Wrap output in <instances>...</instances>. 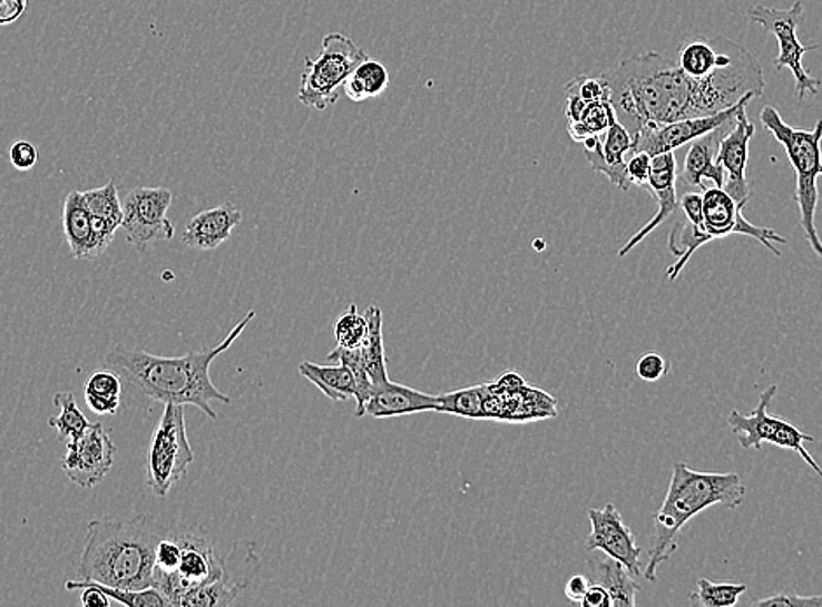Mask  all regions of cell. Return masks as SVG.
<instances>
[{
  "mask_svg": "<svg viewBox=\"0 0 822 607\" xmlns=\"http://www.w3.org/2000/svg\"><path fill=\"white\" fill-rule=\"evenodd\" d=\"M754 123L747 118V109L738 115L735 127L721 140L717 149V165L725 172V189L733 200L745 207L751 198L747 183V161H750V144L754 137Z\"/></svg>",
  "mask_w": 822,
  "mask_h": 607,
  "instance_id": "obj_15",
  "label": "cell"
},
{
  "mask_svg": "<svg viewBox=\"0 0 822 607\" xmlns=\"http://www.w3.org/2000/svg\"><path fill=\"white\" fill-rule=\"evenodd\" d=\"M754 95H745L741 102L730 107V109L721 110L716 115L698 116V118L679 119V121L667 123V125H658V127H646L634 137V146L632 151H644L647 155L656 156L664 153H674L679 147L692 144L702 135L716 130L723 123L735 118L742 109H747V104L754 100Z\"/></svg>",
  "mask_w": 822,
  "mask_h": 607,
  "instance_id": "obj_13",
  "label": "cell"
},
{
  "mask_svg": "<svg viewBox=\"0 0 822 607\" xmlns=\"http://www.w3.org/2000/svg\"><path fill=\"white\" fill-rule=\"evenodd\" d=\"M653 156L644 151H630L627 155V177L632 186H646L652 174Z\"/></svg>",
  "mask_w": 822,
  "mask_h": 607,
  "instance_id": "obj_41",
  "label": "cell"
},
{
  "mask_svg": "<svg viewBox=\"0 0 822 607\" xmlns=\"http://www.w3.org/2000/svg\"><path fill=\"white\" fill-rule=\"evenodd\" d=\"M753 606L762 607H822V596L803 597L796 591H781L765 599L756 600Z\"/></svg>",
  "mask_w": 822,
  "mask_h": 607,
  "instance_id": "obj_39",
  "label": "cell"
},
{
  "mask_svg": "<svg viewBox=\"0 0 822 607\" xmlns=\"http://www.w3.org/2000/svg\"><path fill=\"white\" fill-rule=\"evenodd\" d=\"M738 115L723 123L716 130L708 131V134L693 140L688 153L684 156L683 170H681V179L684 183L689 184L698 192L705 189L704 179L711 180L716 188L725 186V172L716 161L717 149H720L721 140L725 139V135L735 127Z\"/></svg>",
  "mask_w": 822,
  "mask_h": 607,
  "instance_id": "obj_19",
  "label": "cell"
},
{
  "mask_svg": "<svg viewBox=\"0 0 822 607\" xmlns=\"http://www.w3.org/2000/svg\"><path fill=\"white\" fill-rule=\"evenodd\" d=\"M489 391V385H474V388L448 392V394L440 395L438 412L468 417V419H485L483 404Z\"/></svg>",
  "mask_w": 822,
  "mask_h": 607,
  "instance_id": "obj_32",
  "label": "cell"
},
{
  "mask_svg": "<svg viewBox=\"0 0 822 607\" xmlns=\"http://www.w3.org/2000/svg\"><path fill=\"white\" fill-rule=\"evenodd\" d=\"M760 118L763 127L784 147L791 167L796 172L794 200L799 204L800 223L806 242L822 260V242L815 226L818 179L822 176V119L815 123L814 128H794L782 119L774 106H766Z\"/></svg>",
  "mask_w": 822,
  "mask_h": 607,
  "instance_id": "obj_5",
  "label": "cell"
},
{
  "mask_svg": "<svg viewBox=\"0 0 822 607\" xmlns=\"http://www.w3.org/2000/svg\"><path fill=\"white\" fill-rule=\"evenodd\" d=\"M82 198H85L86 207L90 211L91 216L121 228L123 202L119 198L115 180H109L102 188L82 192Z\"/></svg>",
  "mask_w": 822,
  "mask_h": 607,
  "instance_id": "obj_34",
  "label": "cell"
},
{
  "mask_svg": "<svg viewBox=\"0 0 822 607\" xmlns=\"http://www.w3.org/2000/svg\"><path fill=\"white\" fill-rule=\"evenodd\" d=\"M29 8V0H0V27L17 23Z\"/></svg>",
  "mask_w": 822,
  "mask_h": 607,
  "instance_id": "obj_43",
  "label": "cell"
},
{
  "mask_svg": "<svg viewBox=\"0 0 822 607\" xmlns=\"http://www.w3.org/2000/svg\"><path fill=\"white\" fill-rule=\"evenodd\" d=\"M195 457L186 432L183 404H165L147 449V487L156 498H167L186 477Z\"/></svg>",
  "mask_w": 822,
  "mask_h": 607,
  "instance_id": "obj_7",
  "label": "cell"
},
{
  "mask_svg": "<svg viewBox=\"0 0 822 607\" xmlns=\"http://www.w3.org/2000/svg\"><path fill=\"white\" fill-rule=\"evenodd\" d=\"M180 554L183 551H180L179 541L174 532L172 535L167 532L164 538L159 539L158 547H156L155 584L158 579L167 578L177 571Z\"/></svg>",
  "mask_w": 822,
  "mask_h": 607,
  "instance_id": "obj_37",
  "label": "cell"
},
{
  "mask_svg": "<svg viewBox=\"0 0 822 607\" xmlns=\"http://www.w3.org/2000/svg\"><path fill=\"white\" fill-rule=\"evenodd\" d=\"M366 334L368 315L359 314L355 303L334 322V339L345 349H359L363 345Z\"/></svg>",
  "mask_w": 822,
  "mask_h": 607,
  "instance_id": "obj_35",
  "label": "cell"
},
{
  "mask_svg": "<svg viewBox=\"0 0 822 607\" xmlns=\"http://www.w3.org/2000/svg\"><path fill=\"white\" fill-rule=\"evenodd\" d=\"M732 39L714 36L708 39H688L679 46L676 66L692 78H705L721 66L728 55Z\"/></svg>",
  "mask_w": 822,
  "mask_h": 607,
  "instance_id": "obj_24",
  "label": "cell"
},
{
  "mask_svg": "<svg viewBox=\"0 0 822 607\" xmlns=\"http://www.w3.org/2000/svg\"><path fill=\"white\" fill-rule=\"evenodd\" d=\"M591 581L588 576L575 575L567 579L566 597L570 603L581 604V600L587 596L588 588H590Z\"/></svg>",
  "mask_w": 822,
  "mask_h": 607,
  "instance_id": "obj_44",
  "label": "cell"
},
{
  "mask_svg": "<svg viewBox=\"0 0 822 607\" xmlns=\"http://www.w3.org/2000/svg\"><path fill=\"white\" fill-rule=\"evenodd\" d=\"M615 121L616 115L611 102L597 100V102H588L576 121L567 123V130L573 140L581 144L588 137L604 134Z\"/></svg>",
  "mask_w": 822,
  "mask_h": 607,
  "instance_id": "obj_31",
  "label": "cell"
},
{
  "mask_svg": "<svg viewBox=\"0 0 822 607\" xmlns=\"http://www.w3.org/2000/svg\"><path fill=\"white\" fill-rule=\"evenodd\" d=\"M37 159H39V151L29 140H17L9 147V161L17 170H32L37 165Z\"/></svg>",
  "mask_w": 822,
  "mask_h": 607,
  "instance_id": "obj_42",
  "label": "cell"
},
{
  "mask_svg": "<svg viewBox=\"0 0 822 607\" xmlns=\"http://www.w3.org/2000/svg\"><path fill=\"white\" fill-rule=\"evenodd\" d=\"M63 235L74 260H97L106 253L91 225V214L86 207L82 192H70L61 213Z\"/></svg>",
  "mask_w": 822,
  "mask_h": 607,
  "instance_id": "obj_22",
  "label": "cell"
},
{
  "mask_svg": "<svg viewBox=\"0 0 822 607\" xmlns=\"http://www.w3.org/2000/svg\"><path fill=\"white\" fill-rule=\"evenodd\" d=\"M747 591L744 584H713L711 579H696V591L689 594L692 606L732 607L737 606L742 594Z\"/></svg>",
  "mask_w": 822,
  "mask_h": 607,
  "instance_id": "obj_33",
  "label": "cell"
},
{
  "mask_svg": "<svg viewBox=\"0 0 822 607\" xmlns=\"http://www.w3.org/2000/svg\"><path fill=\"white\" fill-rule=\"evenodd\" d=\"M180 545V562L177 571L167 578L158 579L155 587L164 591L170 606H176L186 591L212 584L223 575L224 562L208 536L202 529L174 532Z\"/></svg>",
  "mask_w": 822,
  "mask_h": 607,
  "instance_id": "obj_10",
  "label": "cell"
},
{
  "mask_svg": "<svg viewBox=\"0 0 822 607\" xmlns=\"http://www.w3.org/2000/svg\"><path fill=\"white\" fill-rule=\"evenodd\" d=\"M300 373L306 380L321 389L324 395L333 401H349L358 394V383L354 373L345 364L339 366H322V364L303 361L300 364Z\"/></svg>",
  "mask_w": 822,
  "mask_h": 607,
  "instance_id": "obj_26",
  "label": "cell"
},
{
  "mask_svg": "<svg viewBox=\"0 0 822 607\" xmlns=\"http://www.w3.org/2000/svg\"><path fill=\"white\" fill-rule=\"evenodd\" d=\"M583 607H613L611 596L603 585L591 584L587 596L581 600Z\"/></svg>",
  "mask_w": 822,
  "mask_h": 607,
  "instance_id": "obj_45",
  "label": "cell"
},
{
  "mask_svg": "<svg viewBox=\"0 0 822 607\" xmlns=\"http://www.w3.org/2000/svg\"><path fill=\"white\" fill-rule=\"evenodd\" d=\"M805 441H815V438L800 431L796 425L791 424L787 420H782L777 432H775L774 438H772L770 443L775 444V447H781V449L793 450V452L799 453L803 461L811 466L815 473L822 478L821 466L818 464V461H815L814 457L811 456V452L805 449Z\"/></svg>",
  "mask_w": 822,
  "mask_h": 607,
  "instance_id": "obj_36",
  "label": "cell"
},
{
  "mask_svg": "<svg viewBox=\"0 0 822 607\" xmlns=\"http://www.w3.org/2000/svg\"><path fill=\"white\" fill-rule=\"evenodd\" d=\"M587 576L591 584L603 585L611 596L613 607H634L639 584L627 567L611 557H594L587 562Z\"/></svg>",
  "mask_w": 822,
  "mask_h": 607,
  "instance_id": "obj_25",
  "label": "cell"
},
{
  "mask_svg": "<svg viewBox=\"0 0 822 607\" xmlns=\"http://www.w3.org/2000/svg\"><path fill=\"white\" fill-rule=\"evenodd\" d=\"M438 410H440V395L425 394L417 389L407 388L403 383L389 380L373 389V394L364 408V415L391 419V417L438 412Z\"/></svg>",
  "mask_w": 822,
  "mask_h": 607,
  "instance_id": "obj_21",
  "label": "cell"
},
{
  "mask_svg": "<svg viewBox=\"0 0 822 607\" xmlns=\"http://www.w3.org/2000/svg\"><path fill=\"white\" fill-rule=\"evenodd\" d=\"M702 214H704L705 233L711 241L726 238L730 235H745L765 245L770 253L781 257V251L774 244H787L774 228H762L753 225L744 217V207L733 200L723 188H705L702 192Z\"/></svg>",
  "mask_w": 822,
  "mask_h": 607,
  "instance_id": "obj_11",
  "label": "cell"
},
{
  "mask_svg": "<svg viewBox=\"0 0 822 607\" xmlns=\"http://www.w3.org/2000/svg\"><path fill=\"white\" fill-rule=\"evenodd\" d=\"M747 18L777 39L779 55L774 58V69H790L793 72L796 95H799L800 100L818 95L822 81L812 78L809 70L803 67V57L809 51L822 49V42H812V45L800 42L799 27L803 21L802 2L799 0L787 9L754 6L747 11Z\"/></svg>",
  "mask_w": 822,
  "mask_h": 607,
  "instance_id": "obj_8",
  "label": "cell"
},
{
  "mask_svg": "<svg viewBox=\"0 0 822 607\" xmlns=\"http://www.w3.org/2000/svg\"><path fill=\"white\" fill-rule=\"evenodd\" d=\"M86 407L97 415H115L121 407L123 380L115 371H95L90 379L86 380L85 388Z\"/></svg>",
  "mask_w": 822,
  "mask_h": 607,
  "instance_id": "obj_27",
  "label": "cell"
},
{
  "mask_svg": "<svg viewBox=\"0 0 822 607\" xmlns=\"http://www.w3.org/2000/svg\"><path fill=\"white\" fill-rule=\"evenodd\" d=\"M667 361L658 352H646L635 364V373L644 382H658L667 373Z\"/></svg>",
  "mask_w": 822,
  "mask_h": 607,
  "instance_id": "obj_40",
  "label": "cell"
},
{
  "mask_svg": "<svg viewBox=\"0 0 822 607\" xmlns=\"http://www.w3.org/2000/svg\"><path fill=\"white\" fill-rule=\"evenodd\" d=\"M368 53L345 33L331 32L322 39L321 53L306 58L297 100L310 109L324 110L336 104L340 90Z\"/></svg>",
  "mask_w": 822,
  "mask_h": 607,
  "instance_id": "obj_6",
  "label": "cell"
},
{
  "mask_svg": "<svg viewBox=\"0 0 822 607\" xmlns=\"http://www.w3.org/2000/svg\"><path fill=\"white\" fill-rule=\"evenodd\" d=\"M591 532L587 539L588 551H603L607 557L618 560L627 567L635 579L643 572L640 567V547L632 535L630 527L623 520L616 506H604L600 510H588Z\"/></svg>",
  "mask_w": 822,
  "mask_h": 607,
  "instance_id": "obj_14",
  "label": "cell"
},
{
  "mask_svg": "<svg viewBox=\"0 0 822 607\" xmlns=\"http://www.w3.org/2000/svg\"><path fill=\"white\" fill-rule=\"evenodd\" d=\"M779 388L772 383L760 395V403L751 415H742L733 410L728 415V425L737 434L742 449L762 450L763 443H770L781 425L782 419L769 415V407L777 394Z\"/></svg>",
  "mask_w": 822,
  "mask_h": 607,
  "instance_id": "obj_23",
  "label": "cell"
},
{
  "mask_svg": "<svg viewBox=\"0 0 822 607\" xmlns=\"http://www.w3.org/2000/svg\"><path fill=\"white\" fill-rule=\"evenodd\" d=\"M566 94L578 95L585 102H597V100H609V88L603 74L597 78L591 76H579L566 86Z\"/></svg>",
  "mask_w": 822,
  "mask_h": 607,
  "instance_id": "obj_38",
  "label": "cell"
},
{
  "mask_svg": "<svg viewBox=\"0 0 822 607\" xmlns=\"http://www.w3.org/2000/svg\"><path fill=\"white\" fill-rule=\"evenodd\" d=\"M254 317L256 312L248 310L247 315L233 327L232 333L219 345L176 358L149 354L143 349H130L118 343L104 358V368L118 373L134 398L183 407L192 404L200 408L208 419L217 420V413L211 407V401L229 404L232 400L212 383V363L223 352L228 351Z\"/></svg>",
  "mask_w": 822,
  "mask_h": 607,
  "instance_id": "obj_2",
  "label": "cell"
},
{
  "mask_svg": "<svg viewBox=\"0 0 822 607\" xmlns=\"http://www.w3.org/2000/svg\"><path fill=\"white\" fill-rule=\"evenodd\" d=\"M165 535L149 515L91 518L78 579L121 590L155 587L156 547Z\"/></svg>",
  "mask_w": 822,
  "mask_h": 607,
  "instance_id": "obj_3",
  "label": "cell"
},
{
  "mask_svg": "<svg viewBox=\"0 0 822 607\" xmlns=\"http://www.w3.org/2000/svg\"><path fill=\"white\" fill-rule=\"evenodd\" d=\"M368 334L361 345L364 368L375 388L389 382L388 364H385V346H383V314L380 306L371 305L366 310Z\"/></svg>",
  "mask_w": 822,
  "mask_h": 607,
  "instance_id": "obj_28",
  "label": "cell"
},
{
  "mask_svg": "<svg viewBox=\"0 0 822 607\" xmlns=\"http://www.w3.org/2000/svg\"><path fill=\"white\" fill-rule=\"evenodd\" d=\"M745 492L737 473H702L686 462H676L664 505L655 517L652 551L644 571L647 581L655 584L658 567L676 554L679 532L693 517L713 506L735 510L744 502Z\"/></svg>",
  "mask_w": 822,
  "mask_h": 607,
  "instance_id": "obj_4",
  "label": "cell"
},
{
  "mask_svg": "<svg viewBox=\"0 0 822 607\" xmlns=\"http://www.w3.org/2000/svg\"><path fill=\"white\" fill-rule=\"evenodd\" d=\"M223 562L224 569L219 579L186 591L176 600L174 607H217L235 603L241 591L253 581L254 575L260 569V562L253 550L245 551L241 564H233L232 555L223 559Z\"/></svg>",
  "mask_w": 822,
  "mask_h": 607,
  "instance_id": "obj_16",
  "label": "cell"
},
{
  "mask_svg": "<svg viewBox=\"0 0 822 607\" xmlns=\"http://www.w3.org/2000/svg\"><path fill=\"white\" fill-rule=\"evenodd\" d=\"M174 195L167 188H135L123 202L121 229L137 253H146L155 242L172 241L176 226L168 219Z\"/></svg>",
  "mask_w": 822,
  "mask_h": 607,
  "instance_id": "obj_9",
  "label": "cell"
},
{
  "mask_svg": "<svg viewBox=\"0 0 822 607\" xmlns=\"http://www.w3.org/2000/svg\"><path fill=\"white\" fill-rule=\"evenodd\" d=\"M581 146L591 170L604 174L622 192L630 189L632 184L627 177V155L632 151L634 140L618 119L604 134L583 140Z\"/></svg>",
  "mask_w": 822,
  "mask_h": 607,
  "instance_id": "obj_17",
  "label": "cell"
},
{
  "mask_svg": "<svg viewBox=\"0 0 822 607\" xmlns=\"http://www.w3.org/2000/svg\"><path fill=\"white\" fill-rule=\"evenodd\" d=\"M677 159L674 153H664V155L653 156L652 174L647 179L644 188L655 198L658 204V213L647 221L646 225L635 233L634 237L627 244L623 245L618 251V257H625L632 249H635L649 233L655 232L667 217L679 211V200H677L676 183H677Z\"/></svg>",
  "mask_w": 822,
  "mask_h": 607,
  "instance_id": "obj_18",
  "label": "cell"
},
{
  "mask_svg": "<svg viewBox=\"0 0 822 607\" xmlns=\"http://www.w3.org/2000/svg\"><path fill=\"white\" fill-rule=\"evenodd\" d=\"M242 211L232 202H224L219 207L208 208L189 219L183 233L184 244L196 251H214L229 241L233 229L241 225Z\"/></svg>",
  "mask_w": 822,
  "mask_h": 607,
  "instance_id": "obj_20",
  "label": "cell"
},
{
  "mask_svg": "<svg viewBox=\"0 0 822 607\" xmlns=\"http://www.w3.org/2000/svg\"><path fill=\"white\" fill-rule=\"evenodd\" d=\"M53 403L58 408V413L48 420L49 428L57 429L58 438L66 443L79 440L86 429L90 428L91 422L81 412L72 392H57Z\"/></svg>",
  "mask_w": 822,
  "mask_h": 607,
  "instance_id": "obj_30",
  "label": "cell"
},
{
  "mask_svg": "<svg viewBox=\"0 0 822 607\" xmlns=\"http://www.w3.org/2000/svg\"><path fill=\"white\" fill-rule=\"evenodd\" d=\"M115 441L102 424H90L79 440L67 443L61 469L81 489H94L107 477L116 459Z\"/></svg>",
  "mask_w": 822,
  "mask_h": 607,
  "instance_id": "obj_12",
  "label": "cell"
},
{
  "mask_svg": "<svg viewBox=\"0 0 822 607\" xmlns=\"http://www.w3.org/2000/svg\"><path fill=\"white\" fill-rule=\"evenodd\" d=\"M389 70L382 61L368 57L355 67L351 78L346 79L343 90L352 102H364L368 98H376L388 90Z\"/></svg>",
  "mask_w": 822,
  "mask_h": 607,
  "instance_id": "obj_29",
  "label": "cell"
},
{
  "mask_svg": "<svg viewBox=\"0 0 822 607\" xmlns=\"http://www.w3.org/2000/svg\"><path fill=\"white\" fill-rule=\"evenodd\" d=\"M603 78L616 119L632 140L646 127L716 115L741 102L745 95L760 98L766 85L760 61L735 41L730 42L721 66L705 78H692L656 51L623 60Z\"/></svg>",
  "mask_w": 822,
  "mask_h": 607,
  "instance_id": "obj_1",
  "label": "cell"
}]
</instances>
